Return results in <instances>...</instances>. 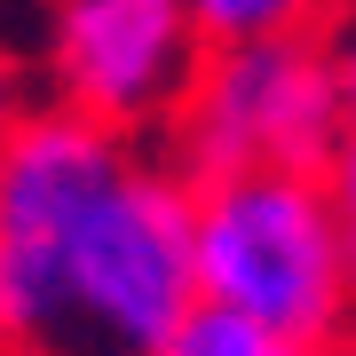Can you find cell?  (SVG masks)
Segmentation results:
<instances>
[{"mask_svg":"<svg viewBox=\"0 0 356 356\" xmlns=\"http://www.w3.org/2000/svg\"><path fill=\"white\" fill-rule=\"evenodd\" d=\"M325 182H332V206H341V229H348V261H356V127L341 143V159L325 166Z\"/></svg>","mask_w":356,"mask_h":356,"instance_id":"ba28073f","label":"cell"},{"mask_svg":"<svg viewBox=\"0 0 356 356\" xmlns=\"http://www.w3.org/2000/svg\"><path fill=\"white\" fill-rule=\"evenodd\" d=\"M198 301L269 341L341 348L356 325V261L325 175L198 182Z\"/></svg>","mask_w":356,"mask_h":356,"instance_id":"7a4b0ae2","label":"cell"},{"mask_svg":"<svg viewBox=\"0 0 356 356\" xmlns=\"http://www.w3.org/2000/svg\"><path fill=\"white\" fill-rule=\"evenodd\" d=\"M32 119V95H24V64H16L8 48H0V143Z\"/></svg>","mask_w":356,"mask_h":356,"instance_id":"9c48e42d","label":"cell"},{"mask_svg":"<svg viewBox=\"0 0 356 356\" xmlns=\"http://www.w3.org/2000/svg\"><path fill=\"white\" fill-rule=\"evenodd\" d=\"M356 127V103L317 32L229 40L206 56L182 119L166 127V159L191 182L222 175H325Z\"/></svg>","mask_w":356,"mask_h":356,"instance_id":"3957f363","label":"cell"},{"mask_svg":"<svg viewBox=\"0 0 356 356\" xmlns=\"http://www.w3.org/2000/svg\"><path fill=\"white\" fill-rule=\"evenodd\" d=\"M214 48L229 40H277V32H317L332 16V0H191Z\"/></svg>","mask_w":356,"mask_h":356,"instance_id":"5b68a950","label":"cell"},{"mask_svg":"<svg viewBox=\"0 0 356 356\" xmlns=\"http://www.w3.org/2000/svg\"><path fill=\"white\" fill-rule=\"evenodd\" d=\"M206 56L214 40L191 0H56L40 72L64 111L135 143H166Z\"/></svg>","mask_w":356,"mask_h":356,"instance_id":"277c9868","label":"cell"},{"mask_svg":"<svg viewBox=\"0 0 356 356\" xmlns=\"http://www.w3.org/2000/svg\"><path fill=\"white\" fill-rule=\"evenodd\" d=\"M317 40H325L332 72H341V88H348V103H356V0H332V16L317 24Z\"/></svg>","mask_w":356,"mask_h":356,"instance_id":"52a82bcc","label":"cell"},{"mask_svg":"<svg viewBox=\"0 0 356 356\" xmlns=\"http://www.w3.org/2000/svg\"><path fill=\"white\" fill-rule=\"evenodd\" d=\"M0 356H8V348H0Z\"/></svg>","mask_w":356,"mask_h":356,"instance_id":"30bf717a","label":"cell"},{"mask_svg":"<svg viewBox=\"0 0 356 356\" xmlns=\"http://www.w3.org/2000/svg\"><path fill=\"white\" fill-rule=\"evenodd\" d=\"M198 317V182L166 143L32 111L0 143V348L159 356Z\"/></svg>","mask_w":356,"mask_h":356,"instance_id":"6da1fadb","label":"cell"},{"mask_svg":"<svg viewBox=\"0 0 356 356\" xmlns=\"http://www.w3.org/2000/svg\"><path fill=\"white\" fill-rule=\"evenodd\" d=\"M159 356H332V348H309V341H269V332H254L245 317H229V309H206L175 332Z\"/></svg>","mask_w":356,"mask_h":356,"instance_id":"8992f818","label":"cell"}]
</instances>
